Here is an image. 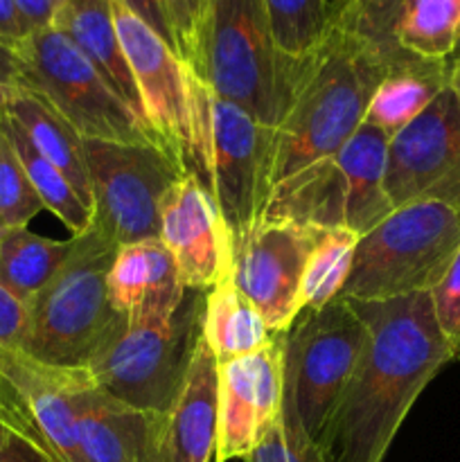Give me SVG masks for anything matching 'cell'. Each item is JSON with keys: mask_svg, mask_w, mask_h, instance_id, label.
Wrapping results in <instances>:
<instances>
[{"mask_svg": "<svg viewBox=\"0 0 460 462\" xmlns=\"http://www.w3.org/2000/svg\"><path fill=\"white\" fill-rule=\"evenodd\" d=\"M350 305L368 338L320 447L329 462H382L419 393L454 355L428 291Z\"/></svg>", "mask_w": 460, "mask_h": 462, "instance_id": "cell-1", "label": "cell"}, {"mask_svg": "<svg viewBox=\"0 0 460 462\" xmlns=\"http://www.w3.org/2000/svg\"><path fill=\"white\" fill-rule=\"evenodd\" d=\"M388 68L334 18L300 61L287 113L273 129L271 189L302 167L336 153L363 125Z\"/></svg>", "mask_w": 460, "mask_h": 462, "instance_id": "cell-2", "label": "cell"}, {"mask_svg": "<svg viewBox=\"0 0 460 462\" xmlns=\"http://www.w3.org/2000/svg\"><path fill=\"white\" fill-rule=\"evenodd\" d=\"M57 273L27 305L30 323L21 352L59 368H86L124 325L108 300V271L120 244L93 217Z\"/></svg>", "mask_w": 460, "mask_h": 462, "instance_id": "cell-3", "label": "cell"}, {"mask_svg": "<svg viewBox=\"0 0 460 462\" xmlns=\"http://www.w3.org/2000/svg\"><path fill=\"white\" fill-rule=\"evenodd\" d=\"M189 72L216 97L275 129L291 102L300 61L275 43L264 0H207Z\"/></svg>", "mask_w": 460, "mask_h": 462, "instance_id": "cell-4", "label": "cell"}, {"mask_svg": "<svg viewBox=\"0 0 460 462\" xmlns=\"http://www.w3.org/2000/svg\"><path fill=\"white\" fill-rule=\"evenodd\" d=\"M203 310L206 291L185 289L179 305L124 320L86 365L93 382L133 409L167 415L203 337Z\"/></svg>", "mask_w": 460, "mask_h": 462, "instance_id": "cell-5", "label": "cell"}, {"mask_svg": "<svg viewBox=\"0 0 460 462\" xmlns=\"http://www.w3.org/2000/svg\"><path fill=\"white\" fill-rule=\"evenodd\" d=\"M388 140L386 134L363 122L336 153L302 167L275 185L260 221L370 233L392 212L383 183Z\"/></svg>", "mask_w": 460, "mask_h": 462, "instance_id": "cell-6", "label": "cell"}, {"mask_svg": "<svg viewBox=\"0 0 460 462\" xmlns=\"http://www.w3.org/2000/svg\"><path fill=\"white\" fill-rule=\"evenodd\" d=\"M192 174L207 188L228 226L233 248L260 221L271 194L273 126L216 97L189 72Z\"/></svg>", "mask_w": 460, "mask_h": 462, "instance_id": "cell-7", "label": "cell"}, {"mask_svg": "<svg viewBox=\"0 0 460 462\" xmlns=\"http://www.w3.org/2000/svg\"><path fill=\"white\" fill-rule=\"evenodd\" d=\"M460 251V212L419 199L395 208L382 224L361 235L345 300H388L436 287Z\"/></svg>", "mask_w": 460, "mask_h": 462, "instance_id": "cell-8", "label": "cell"}, {"mask_svg": "<svg viewBox=\"0 0 460 462\" xmlns=\"http://www.w3.org/2000/svg\"><path fill=\"white\" fill-rule=\"evenodd\" d=\"M14 52L21 84L57 108L84 140L156 143L143 117L57 27L30 32Z\"/></svg>", "mask_w": 460, "mask_h": 462, "instance_id": "cell-9", "label": "cell"}, {"mask_svg": "<svg viewBox=\"0 0 460 462\" xmlns=\"http://www.w3.org/2000/svg\"><path fill=\"white\" fill-rule=\"evenodd\" d=\"M365 338V323L343 298L318 311H300L287 332L284 397L318 447L350 386Z\"/></svg>", "mask_w": 460, "mask_h": 462, "instance_id": "cell-10", "label": "cell"}, {"mask_svg": "<svg viewBox=\"0 0 460 462\" xmlns=\"http://www.w3.org/2000/svg\"><path fill=\"white\" fill-rule=\"evenodd\" d=\"M95 219L120 246L161 237V206L188 171L158 143L84 140Z\"/></svg>", "mask_w": 460, "mask_h": 462, "instance_id": "cell-11", "label": "cell"}, {"mask_svg": "<svg viewBox=\"0 0 460 462\" xmlns=\"http://www.w3.org/2000/svg\"><path fill=\"white\" fill-rule=\"evenodd\" d=\"M113 18L122 50L138 88L143 117L156 143L192 174V90L189 68L179 54L144 25L138 16L113 0Z\"/></svg>", "mask_w": 460, "mask_h": 462, "instance_id": "cell-12", "label": "cell"}, {"mask_svg": "<svg viewBox=\"0 0 460 462\" xmlns=\"http://www.w3.org/2000/svg\"><path fill=\"white\" fill-rule=\"evenodd\" d=\"M383 183L392 210L431 199L460 212V108L449 86L388 140Z\"/></svg>", "mask_w": 460, "mask_h": 462, "instance_id": "cell-13", "label": "cell"}, {"mask_svg": "<svg viewBox=\"0 0 460 462\" xmlns=\"http://www.w3.org/2000/svg\"><path fill=\"white\" fill-rule=\"evenodd\" d=\"M332 18L391 72L419 59H449L460 0H338Z\"/></svg>", "mask_w": 460, "mask_h": 462, "instance_id": "cell-14", "label": "cell"}, {"mask_svg": "<svg viewBox=\"0 0 460 462\" xmlns=\"http://www.w3.org/2000/svg\"><path fill=\"white\" fill-rule=\"evenodd\" d=\"M318 230L291 221H257L233 248V282L260 310L273 334L302 311V275Z\"/></svg>", "mask_w": 460, "mask_h": 462, "instance_id": "cell-15", "label": "cell"}, {"mask_svg": "<svg viewBox=\"0 0 460 462\" xmlns=\"http://www.w3.org/2000/svg\"><path fill=\"white\" fill-rule=\"evenodd\" d=\"M287 332L251 355L219 364L215 462L246 460L278 424Z\"/></svg>", "mask_w": 460, "mask_h": 462, "instance_id": "cell-16", "label": "cell"}, {"mask_svg": "<svg viewBox=\"0 0 460 462\" xmlns=\"http://www.w3.org/2000/svg\"><path fill=\"white\" fill-rule=\"evenodd\" d=\"M161 242L174 257L180 284L210 291L233 269V239L215 197L194 174H185L161 206Z\"/></svg>", "mask_w": 460, "mask_h": 462, "instance_id": "cell-17", "label": "cell"}, {"mask_svg": "<svg viewBox=\"0 0 460 462\" xmlns=\"http://www.w3.org/2000/svg\"><path fill=\"white\" fill-rule=\"evenodd\" d=\"M72 404L81 462H156L162 415L111 397L88 368H77Z\"/></svg>", "mask_w": 460, "mask_h": 462, "instance_id": "cell-18", "label": "cell"}, {"mask_svg": "<svg viewBox=\"0 0 460 462\" xmlns=\"http://www.w3.org/2000/svg\"><path fill=\"white\" fill-rule=\"evenodd\" d=\"M75 373L77 368L41 364L21 350H0V377L59 462H81L72 404Z\"/></svg>", "mask_w": 460, "mask_h": 462, "instance_id": "cell-19", "label": "cell"}, {"mask_svg": "<svg viewBox=\"0 0 460 462\" xmlns=\"http://www.w3.org/2000/svg\"><path fill=\"white\" fill-rule=\"evenodd\" d=\"M219 364L201 337L185 382L161 420L156 462H210L216 445Z\"/></svg>", "mask_w": 460, "mask_h": 462, "instance_id": "cell-20", "label": "cell"}, {"mask_svg": "<svg viewBox=\"0 0 460 462\" xmlns=\"http://www.w3.org/2000/svg\"><path fill=\"white\" fill-rule=\"evenodd\" d=\"M183 296L179 269L161 237L117 248L108 271V300L122 319L131 320L149 310L174 307Z\"/></svg>", "mask_w": 460, "mask_h": 462, "instance_id": "cell-21", "label": "cell"}, {"mask_svg": "<svg viewBox=\"0 0 460 462\" xmlns=\"http://www.w3.org/2000/svg\"><path fill=\"white\" fill-rule=\"evenodd\" d=\"M68 36L113 90L143 117L138 88L113 18V0H66L54 25ZM144 120V117H143ZM147 125V122H144Z\"/></svg>", "mask_w": 460, "mask_h": 462, "instance_id": "cell-22", "label": "cell"}, {"mask_svg": "<svg viewBox=\"0 0 460 462\" xmlns=\"http://www.w3.org/2000/svg\"><path fill=\"white\" fill-rule=\"evenodd\" d=\"M18 126L32 147L48 162H52L63 176L79 192V197L93 208V188H90L88 165H86L84 138L77 134L75 126L50 106L41 95L21 86L18 93L3 108ZM95 210V208H93Z\"/></svg>", "mask_w": 460, "mask_h": 462, "instance_id": "cell-23", "label": "cell"}, {"mask_svg": "<svg viewBox=\"0 0 460 462\" xmlns=\"http://www.w3.org/2000/svg\"><path fill=\"white\" fill-rule=\"evenodd\" d=\"M278 334L271 332L264 316L239 291L230 273L206 293L203 338L216 364L262 350Z\"/></svg>", "mask_w": 460, "mask_h": 462, "instance_id": "cell-24", "label": "cell"}, {"mask_svg": "<svg viewBox=\"0 0 460 462\" xmlns=\"http://www.w3.org/2000/svg\"><path fill=\"white\" fill-rule=\"evenodd\" d=\"M449 86V63L419 59L386 72L370 97L365 120L388 138L415 120Z\"/></svg>", "mask_w": 460, "mask_h": 462, "instance_id": "cell-25", "label": "cell"}, {"mask_svg": "<svg viewBox=\"0 0 460 462\" xmlns=\"http://www.w3.org/2000/svg\"><path fill=\"white\" fill-rule=\"evenodd\" d=\"M72 239L41 237L30 228L0 230V284L30 305L68 257Z\"/></svg>", "mask_w": 460, "mask_h": 462, "instance_id": "cell-26", "label": "cell"}, {"mask_svg": "<svg viewBox=\"0 0 460 462\" xmlns=\"http://www.w3.org/2000/svg\"><path fill=\"white\" fill-rule=\"evenodd\" d=\"M0 131L7 135V140L12 143L14 152H16L18 161H21L23 170H25L27 179H30L32 188L39 194L41 203H43L45 210L52 212L72 235H81L84 230H88V226L93 224L95 210L79 197L75 188H72L70 180L52 165V162L45 161L32 143L27 140V135L23 134L21 126L12 120L5 111H0Z\"/></svg>", "mask_w": 460, "mask_h": 462, "instance_id": "cell-27", "label": "cell"}, {"mask_svg": "<svg viewBox=\"0 0 460 462\" xmlns=\"http://www.w3.org/2000/svg\"><path fill=\"white\" fill-rule=\"evenodd\" d=\"M359 239L361 235L347 228L318 230L302 275V311H318L341 296Z\"/></svg>", "mask_w": 460, "mask_h": 462, "instance_id": "cell-28", "label": "cell"}, {"mask_svg": "<svg viewBox=\"0 0 460 462\" xmlns=\"http://www.w3.org/2000/svg\"><path fill=\"white\" fill-rule=\"evenodd\" d=\"M275 43L293 61H302L323 41L332 18L327 0H264Z\"/></svg>", "mask_w": 460, "mask_h": 462, "instance_id": "cell-29", "label": "cell"}, {"mask_svg": "<svg viewBox=\"0 0 460 462\" xmlns=\"http://www.w3.org/2000/svg\"><path fill=\"white\" fill-rule=\"evenodd\" d=\"M45 210L7 135L0 131V230L27 228Z\"/></svg>", "mask_w": 460, "mask_h": 462, "instance_id": "cell-30", "label": "cell"}, {"mask_svg": "<svg viewBox=\"0 0 460 462\" xmlns=\"http://www.w3.org/2000/svg\"><path fill=\"white\" fill-rule=\"evenodd\" d=\"M246 462H329V458L323 447L307 436L291 402L282 397L278 424L266 433Z\"/></svg>", "mask_w": 460, "mask_h": 462, "instance_id": "cell-31", "label": "cell"}, {"mask_svg": "<svg viewBox=\"0 0 460 462\" xmlns=\"http://www.w3.org/2000/svg\"><path fill=\"white\" fill-rule=\"evenodd\" d=\"M0 462H59L27 413L16 418L0 415Z\"/></svg>", "mask_w": 460, "mask_h": 462, "instance_id": "cell-32", "label": "cell"}, {"mask_svg": "<svg viewBox=\"0 0 460 462\" xmlns=\"http://www.w3.org/2000/svg\"><path fill=\"white\" fill-rule=\"evenodd\" d=\"M433 311L437 325L451 347L454 361L460 359V251L455 253L440 282L431 289Z\"/></svg>", "mask_w": 460, "mask_h": 462, "instance_id": "cell-33", "label": "cell"}, {"mask_svg": "<svg viewBox=\"0 0 460 462\" xmlns=\"http://www.w3.org/2000/svg\"><path fill=\"white\" fill-rule=\"evenodd\" d=\"M167 21L176 41V54L189 68L197 54L198 34H201L203 18H206L207 0H162Z\"/></svg>", "mask_w": 460, "mask_h": 462, "instance_id": "cell-34", "label": "cell"}, {"mask_svg": "<svg viewBox=\"0 0 460 462\" xmlns=\"http://www.w3.org/2000/svg\"><path fill=\"white\" fill-rule=\"evenodd\" d=\"M27 323L30 310L25 302L0 284V350H21Z\"/></svg>", "mask_w": 460, "mask_h": 462, "instance_id": "cell-35", "label": "cell"}, {"mask_svg": "<svg viewBox=\"0 0 460 462\" xmlns=\"http://www.w3.org/2000/svg\"><path fill=\"white\" fill-rule=\"evenodd\" d=\"M122 7L129 9L133 16H138L144 25L152 27L167 45L176 52V41L174 32H171L170 21H167L165 7H162V0H115Z\"/></svg>", "mask_w": 460, "mask_h": 462, "instance_id": "cell-36", "label": "cell"}, {"mask_svg": "<svg viewBox=\"0 0 460 462\" xmlns=\"http://www.w3.org/2000/svg\"><path fill=\"white\" fill-rule=\"evenodd\" d=\"M16 12L25 21L27 30H43V27H52L54 18H57L59 9L63 7L66 0H12Z\"/></svg>", "mask_w": 460, "mask_h": 462, "instance_id": "cell-37", "label": "cell"}, {"mask_svg": "<svg viewBox=\"0 0 460 462\" xmlns=\"http://www.w3.org/2000/svg\"><path fill=\"white\" fill-rule=\"evenodd\" d=\"M21 70L18 57L12 48L0 45V111L9 104V99L21 88Z\"/></svg>", "mask_w": 460, "mask_h": 462, "instance_id": "cell-38", "label": "cell"}, {"mask_svg": "<svg viewBox=\"0 0 460 462\" xmlns=\"http://www.w3.org/2000/svg\"><path fill=\"white\" fill-rule=\"evenodd\" d=\"M30 34L25 21L16 12L12 0H0V45L16 50L21 41Z\"/></svg>", "mask_w": 460, "mask_h": 462, "instance_id": "cell-39", "label": "cell"}, {"mask_svg": "<svg viewBox=\"0 0 460 462\" xmlns=\"http://www.w3.org/2000/svg\"><path fill=\"white\" fill-rule=\"evenodd\" d=\"M449 88L454 90L455 102H458L460 108V61L449 63Z\"/></svg>", "mask_w": 460, "mask_h": 462, "instance_id": "cell-40", "label": "cell"}, {"mask_svg": "<svg viewBox=\"0 0 460 462\" xmlns=\"http://www.w3.org/2000/svg\"><path fill=\"white\" fill-rule=\"evenodd\" d=\"M455 61H460V25H458V32H455L454 48H451L449 59H446V63H455Z\"/></svg>", "mask_w": 460, "mask_h": 462, "instance_id": "cell-41", "label": "cell"}]
</instances>
